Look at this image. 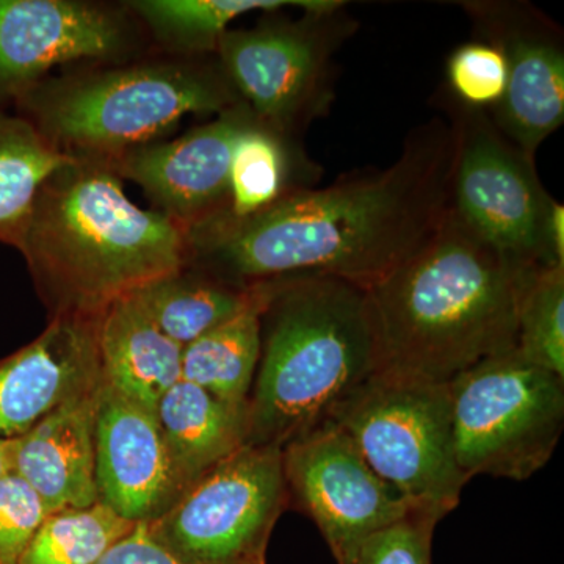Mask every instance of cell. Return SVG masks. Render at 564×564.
<instances>
[{"label": "cell", "mask_w": 564, "mask_h": 564, "mask_svg": "<svg viewBox=\"0 0 564 564\" xmlns=\"http://www.w3.org/2000/svg\"><path fill=\"white\" fill-rule=\"evenodd\" d=\"M454 155V128L432 118L408 133L384 169L355 170L251 217L223 214L191 229L188 265L245 288L321 276L367 291L444 225Z\"/></svg>", "instance_id": "6da1fadb"}, {"label": "cell", "mask_w": 564, "mask_h": 564, "mask_svg": "<svg viewBox=\"0 0 564 564\" xmlns=\"http://www.w3.org/2000/svg\"><path fill=\"white\" fill-rule=\"evenodd\" d=\"M534 270L507 261L448 212L422 250L364 291L375 373L448 383L516 350L519 299Z\"/></svg>", "instance_id": "7a4b0ae2"}, {"label": "cell", "mask_w": 564, "mask_h": 564, "mask_svg": "<svg viewBox=\"0 0 564 564\" xmlns=\"http://www.w3.org/2000/svg\"><path fill=\"white\" fill-rule=\"evenodd\" d=\"M17 250L52 317H101L191 262L188 231L129 199L101 159L73 158L41 185Z\"/></svg>", "instance_id": "3957f363"}, {"label": "cell", "mask_w": 564, "mask_h": 564, "mask_svg": "<svg viewBox=\"0 0 564 564\" xmlns=\"http://www.w3.org/2000/svg\"><path fill=\"white\" fill-rule=\"evenodd\" d=\"M261 358L248 444L284 448L329 421L375 372L366 292L336 278L263 282Z\"/></svg>", "instance_id": "277c9868"}, {"label": "cell", "mask_w": 564, "mask_h": 564, "mask_svg": "<svg viewBox=\"0 0 564 564\" xmlns=\"http://www.w3.org/2000/svg\"><path fill=\"white\" fill-rule=\"evenodd\" d=\"M239 102L215 54L82 65L41 80L14 107L58 151L111 161L162 141L187 115L217 117Z\"/></svg>", "instance_id": "5b68a950"}, {"label": "cell", "mask_w": 564, "mask_h": 564, "mask_svg": "<svg viewBox=\"0 0 564 564\" xmlns=\"http://www.w3.org/2000/svg\"><path fill=\"white\" fill-rule=\"evenodd\" d=\"M456 463L467 480L524 481L552 458L564 426V378L518 350L492 356L448 381Z\"/></svg>", "instance_id": "8992f818"}, {"label": "cell", "mask_w": 564, "mask_h": 564, "mask_svg": "<svg viewBox=\"0 0 564 564\" xmlns=\"http://www.w3.org/2000/svg\"><path fill=\"white\" fill-rule=\"evenodd\" d=\"M329 421L421 510L444 519L458 507L469 480L456 463L448 383L373 373Z\"/></svg>", "instance_id": "52a82bcc"}, {"label": "cell", "mask_w": 564, "mask_h": 564, "mask_svg": "<svg viewBox=\"0 0 564 564\" xmlns=\"http://www.w3.org/2000/svg\"><path fill=\"white\" fill-rule=\"evenodd\" d=\"M347 3L334 0L302 17L267 13L254 28L223 33L217 58L237 95L259 121L300 135L328 115L334 101V55L355 35Z\"/></svg>", "instance_id": "ba28073f"}, {"label": "cell", "mask_w": 564, "mask_h": 564, "mask_svg": "<svg viewBox=\"0 0 564 564\" xmlns=\"http://www.w3.org/2000/svg\"><path fill=\"white\" fill-rule=\"evenodd\" d=\"M440 96L455 133L451 214L516 265L564 267L549 243L556 202L541 184L534 159L497 129L488 111L464 106L448 91Z\"/></svg>", "instance_id": "9c48e42d"}, {"label": "cell", "mask_w": 564, "mask_h": 564, "mask_svg": "<svg viewBox=\"0 0 564 564\" xmlns=\"http://www.w3.org/2000/svg\"><path fill=\"white\" fill-rule=\"evenodd\" d=\"M289 503L281 448L245 444L144 525L184 564H267Z\"/></svg>", "instance_id": "30bf717a"}, {"label": "cell", "mask_w": 564, "mask_h": 564, "mask_svg": "<svg viewBox=\"0 0 564 564\" xmlns=\"http://www.w3.org/2000/svg\"><path fill=\"white\" fill-rule=\"evenodd\" d=\"M282 467L289 502L317 525L336 564H350L373 534L423 511L375 473L332 421L285 445Z\"/></svg>", "instance_id": "8fae6325"}, {"label": "cell", "mask_w": 564, "mask_h": 564, "mask_svg": "<svg viewBox=\"0 0 564 564\" xmlns=\"http://www.w3.org/2000/svg\"><path fill=\"white\" fill-rule=\"evenodd\" d=\"M140 28L124 3L0 0V110L57 66L131 61Z\"/></svg>", "instance_id": "7c38bea8"}, {"label": "cell", "mask_w": 564, "mask_h": 564, "mask_svg": "<svg viewBox=\"0 0 564 564\" xmlns=\"http://www.w3.org/2000/svg\"><path fill=\"white\" fill-rule=\"evenodd\" d=\"M477 40L502 52L507 88L488 111L500 132L525 155L564 122V46L556 22L527 2H462Z\"/></svg>", "instance_id": "4fadbf2b"}, {"label": "cell", "mask_w": 564, "mask_h": 564, "mask_svg": "<svg viewBox=\"0 0 564 564\" xmlns=\"http://www.w3.org/2000/svg\"><path fill=\"white\" fill-rule=\"evenodd\" d=\"M256 121L242 101L177 139L144 144L106 162L122 181L139 185L154 210L191 231L228 210L234 150Z\"/></svg>", "instance_id": "5bb4252c"}, {"label": "cell", "mask_w": 564, "mask_h": 564, "mask_svg": "<svg viewBox=\"0 0 564 564\" xmlns=\"http://www.w3.org/2000/svg\"><path fill=\"white\" fill-rule=\"evenodd\" d=\"M95 447L99 502L133 524L154 521L184 494L158 415L104 378Z\"/></svg>", "instance_id": "9a60e30c"}, {"label": "cell", "mask_w": 564, "mask_h": 564, "mask_svg": "<svg viewBox=\"0 0 564 564\" xmlns=\"http://www.w3.org/2000/svg\"><path fill=\"white\" fill-rule=\"evenodd\" d=\"M98 318L57 315L0 361V437L14 440L102 381Z\"/></svg>", "instance_id": "2e32d148"}, {"label": "cell", "mask_w": 564, "mask_h": 564, "mask_svg": "<svg viewBox=\"0 0 564 564\" xmlns=\"http://www.w3.org/2000/svg\"><path fill=\"white\" fill-rule=\"evenodd\" d=\"M101 383L74 397L18 437L14 473L50 513L99 502L95 430Z\"/></svg>", "instance_id": "e0dca14e"}, {"label": "cell", "mask_w": 564, "mask_h": 564, "mask_svg": "<svg viewBox=\"0 0 564 564\" xmlns=\"http://www.w3.org/2000/svg\"><path fill=\"white\" fill-rule=\"evenodd\" d=\"M98 348L104 381L154 413L163 393L181 380L184 348L158 328L132 295L99 317Z\"/></svg>", "instance_id": "ac0fdd59"}, {"label": "cell", "mask_w": 564, "mask_h": 564, "mask_svg": "<svg viewBox=\"0 0 564 564\" xmlns=\"http://www.w3.org/2000/svg\"><path fill=\"white\" fill-rule=\"evenodd\" d=\"M184 492L212 467L248 444V406H234L180 380L155 410Z\"/></svg>", "instance_id": "d6986e66"}, {"label": "cell", "mask_w": 564, "mask_h": 564, "mask_svg": "<svg viewBox=\"0 0 564 564\" xmlns=\"http://www.w3.org/2000/svg\"><path fill=\"white\" fill-rule=\"evenodd\" d=\"M321 177V166L311 161L296 137L258 120L240 135L234 150L225 215L251 217L293 193L315 187Z\"/></svg>", "instance_id": "ffe728a7"}, {"label": "cell", "mask_w": 564, "mask_h": 564, "mask_svg": "<svg viewBox=\"0 0 564 564\" xmlns=\"http://www.w3.org/2000/svg\"><path fill=\"white\" fill-rule=\"evenodd\" d=\"M256 293V284L245 288L187 265L131 295L158 328L184 348L247 310Z\"/></svg>", "instance_id": "44dd1931"}, {"label": "cell", "mask_w": 564, "mask_h": 564, "mask_svg": "<svg viewBox=\"0 0 564 564\" xmlns=\"http://www.w3.org/2000/svg\"><path fill=\"white\" fill-rule=\"evenodd\" d=\"M334 0H132L124 2L141 28L166 55L202 57L217 54L229 24L252 11L322 10Z\"/></svg>", "instance_id": "7402d4cb"}, {"label": "cell", "mask_w": 564, "mask_h": 564, "mask_svg": "<svg viewBox=\"0 0 564 564\" xmlns=\"http://www.w3.org/2000/svg\"><path fill=\"white\" fill-rule=\"evenodd\" d=\"M256 285L258 293L247 310L182 350L181 380L199 386L234 406H248L261 358L265 284Z\"/></svg>", "instance_id": "603a6c76"}, {"label": "cell", "mask_w": 564, "mask_h": 564, "mask_svg": "<svg viewBox=\"0 0 564 564\" xmlns=\"http://www.w3.org/2000/svg\"><path fill=\"white\" fill-rule=\"evenodd\" d=\"M70 161L31 122L0 110V243L18 247L41 185Z\"/></svg>", "instance_id": "cb8c5ba5"}, {"label": "cell", "mask_w": 564, "mask_h": 564, "mask_svg": "<svg viewBox=\"0 0 564 564\" xmlns=\"http://www.w3.org/2000/svg\"><path fill=\"white\" fill-rule=\"evenodd\" d=\"M135 525L102 502L55 511L44 519L18 564H96Z\"/></svg>", "instance_id": "d4e9b609"}, {"label": "cell", "mask_w": 564, "mask_h": 564, "mask_svg": "<svg viewBox=\"0 0 564 564\" xmlns=\"http://www.w3.org/2000/svg\"><path fill=\"white\" fill-rule=\"evenodd\" d=\"M516 350L564 378V267H541L522 288Z\"/></svg>", "instance_id": "484cf974"}, {"label": "cell", "mask_w": 564, "mask_h": 564, "mask_svg": "<svg viewBox=\"0 0 564 564\" xmlns=\"http://www.w3.org/2000/svg\"><path fill=\"white\" fill-rule=\"evenodd\" d=\"M507 79L502 52L486 41L464 43L448 57V93L464 106L491 110L502 99Z\"/></svg>", "instance_id": "4316f807"}, {"label": "cell", "mask_w": 564, "mask_h": 564, "mask_svg": "<svg viewBox=\"0 0 564 564\" xmlns=\"http://www.w3.org/2000/svg\"><path fill=\"white\" fill-rule=\"evenodd\" d=\"M443 518L426 511L373 534L350 564H433L434 529Z\"/></svg>", "instance_id": "83f0119b"}, {"label": "cell", "mask_w": 564, "mask_h": 564, "mask_svg": "<svg viewBox=\"0 0 564 564\" xmlns=\"http://www.w3.org/2000/svg\"><path fill=\"white\" fill-rule=\"evenodd\" d=\"M39 494L17 474L0 480V564H18L50 516Z\"/></svg>", "instance_id": "f1b7e54d"}, {"label": "cell", "mask_w": 564, "mask_h": 564, "mask_svg": "<svg viewBox=\"0 0 564 564\" xmlns=\"http://www.w3.org/2000/svg\"><path fill=\"white\" fill-rule=\"evenodd\" d=\"M96 564H184L154 543L147 525L140 522L128 536L111 545Z\"/></svg>", "instance_id": "f546056e"}, {"label": "cell", "mask_w": 564, "mask_h": 564, "mask_svg": "<svg viewBox=\"0 0 564 564\" xmlns=\"http://www.w3.org/2000/svg\"><path fill=\"white\" fill-rule=\"evenodd\" d=\"M18 437L6 440L0 437V480L14 473V456H17Z\"/></svg>", "instance_id": "4dcf8cb0"}]
</instances>
